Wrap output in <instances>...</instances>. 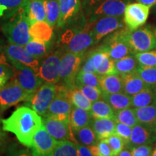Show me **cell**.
I'll use <instances>...</instances> for the list:
<instances>
[{
  "label": "cell",
  "mask_w": 156,
  "mask_h": 156,
  "mask_svg": "<svg viewBox=\"0 0 156 156\" xmlns=\"http://www.w3.org/2000/svg\"><path fill=\"white\" fill-rule=\"evenodd\" d=\"M26 5L2 25V30L9 44L25 46L31 40L29 33L30 24L27 17Z\"/></svg>",
  "instance_id": "7a4b0ae2"
},
{
  "label": "cell",
  "mask_w": 156,
  "mask_h": 156,
  "mask_svg": "<svg viewBox=\"0 0 156 156\" xmlns=\"http://www.w3.org/2000/svg\"><path fill=\"white\" fill-rule=\"evenodd\" d=\"M73 133L77 143L87 147L96 145L99 141L90 125L85 126L77 131H74Z\"/></svg>",
  "instance_id": "f546056e"
},
{
  "label": "cell",
  "mask_w": 156,
  "mask_h": 156,
  "mask_svg": "<svg viewBox=\"0 0 156 156\" xmlns=\"http://www.w3.org/2000/svg\"><path fill=\"white\" fill-rule=\"evenodd\" d=\"M132 107L133 108H141L153 103V90L147 87L136 94L131 96Z\"/></svg>",
  "instance_id": "1f68e13d"
},
{
  "label": "cell",
  "mask_w": 156,
  "mask_h": 156,
  "mask_svg": "<svg viewBox=\"0 0 156 156\" xmlns=\"http://www.w3.org/2000/svg\"><path fill=\"white\" fill-rule=\"evenodd\" d=\"M91 25L92 33L95 44L101 39L108 35L116 32V30L124 28V18L122 17L107 16L101 17L94 22H89Z\"/></svg>",
  "instance_id": "30bf717a"
},
{
  "label": "cell",
  "mask_w": 156,
  "mask_h": 156,
  "mask_svg": "<svg viewBox=\"0 0 156 156\" xmlns=\"http://www.w3.org/2000/svg\"><path fill=\"white\" fill-rule=\"evenodd\" d=\"M102 98L112 106L115 112L132 106L131 96L125 93H102Z\"/></svg>",
  "instance_id": "4316f807"
},
{
  "label": "cell",
  "mask_w": 156,
  "mask_h": 156,
  "mask_svg": "<svg viewBox=\"0 0 156 156\" xmlns=\"http://www.w3.org/2000/svg\"><path fill=\"white\" fill-rule=\"evenodd\" d=\"M153 132H155V134H156V124H155V125L154 126V127H153Z\"/></svg>",
  "instance_id": "94428289"
},
{
  "label": "cell",
  "mask_w": 156,
  "mask_h": 156,
  "mask_svg": "<svg viewBox=\"0 0 156 156\" xmlns=\"http://www.w3.org/2000/svg\"><path fill=\"white\" fill-rule=\"evenodd\" d=\"M125 30L126 28H122L108 35L100 46L114 61L134 54L126 41Z\"/></svg>",
  "instance_id": "52a82bcc"
},
{
  "label": "cell",
  "mask_w": 156,
  "mask_h": 156,
  "mask_svg": "<svg viewBox=\"0 0 156 156\" xmlns=\"http://www.w3.org/2000/svg\"><path fill=\"white\" fill-rule=\"evenodd\" d=\"M151 7L143 4L129 3L124 13V22L128 29L134 30L145 25L148 18Z\"/></svg>",
  "instance_id": "4fadbf2b"
},
{
  "label": "cell",
  "mask_w": 156,
  "mask_h": 156,
  "mask_svg": "<svg viewBox=\"0 0 156 156\" xmlns=\"http://www.w3.org/2000/svg\"><path fill=\"white\" fill-rule=\"evenodd\" d=\"M140 77L148 87L153 88L156 86V67L138 66L136 69Z\"/></svg>",
  "instance_id": "8d00e7d4"
},
{
  "label": "cell",
  "mask_w": 156,
  "mask_h": 156,
  "mask_svg": "<svg viewBox=\"0 0 156 156\" xmlns=\"http://www.w3.org/2000/svg\"><path fill=\"white\" fill-rule=\"evenodd\" d=\"M26 15L30 25L38 21H46L44 0H29L26 5Z\"/></svg>",
  "instance_id": "d4e9b609"
},
{
  "label": "cell",
  "mask_w": 156,
  "mask_h": 156,
  "mask_svg": "<svg viewBox=\"0 0 156 156\" xmlns=\"http://www.w3.org/2000/svg\"><path fill=\"white\" fill-rule=\"evenodd\" d=\"M13 66L16 69V73H14L15 79L17 80L21 87L31 96L41 86L44 81L31 68L18 64Z\"/></svg>",
  "instance_id": "2e32d148"
},
{
  "label": "cell",
  "mask_w": 156,
  "mask_h": 156,
  "mask_svg": "<svg viewBox=\"0 0 156 156\" xmlns=\"http://www.w3.org/2000/svg\"><path fill=\"white\" fill-rule=\"evenodd\" d=\"M114 121L133 127L138 124L134 108H124L115 112Z\"/></svg>",
  "instance_id": "d590c367"
},
{
  "label": "cell",
  "mask_w": 156,
  "mask_h": 156,
  "mask_svg": "<svg viewBox=\"0 0 156 156\" xmlns=\"http://www.w3.org/2000/svg\"><path fill=\"white\" fill-rule=\"evenodd\" d=\"M132 127L122 123H116V129H115V134L120 136L125 142L126 145H128L129 142L130 136L132 134Z\"/></svg>",
  "instance_id": "ee69618b"
},
{
  "label": "cell",
  "mask_w": 156,
  "mask_h": 156,
  "mask_svg": "<svg viewBox=\"0 0 156 156\" xmlns=\"http://www.w3.org/2000/svg\"><path fill=\"white\" fill-rule=\"evenodd\" d=\"M25 48L31 55L38 59L44 57L47 51L46 44L38 41L33 40V39H31L30 41L25 45Z\"/></svg>",
  "instance_id": "ab89813d"
},
{
  "label": "cell",
  "mask_w": 156,
  "mask_h": 156,
  "mask_svg": "<svg viewBox=\"0 0 156 156\" xmlns=\"http://www.w3.org/2000/svg\"><path fill=\"white\" fill-rule=\"evenodd\" d=\"M116 124V122L111 119H93L90 122V126L96 134L99 141L106 140L114 134Z\"/></svg>",
  "instance_id": "44dd1931"
},
{
  "label": "cell",
  "mask_w": 156,
  "mask_h": 156,
  "mask_svg": "<svg viewBox=\"0 0 156 156\" xmlns=\"http://www.w3.org/2000/svg\"><path fill=\"white\" fill-rule=\"evenodd\" d=\"M123 83L124 93L130 96L136 94L148 86L140 77L136 70L133 73L120 75Z\"/></svg>",
  "instance_id": "ffe728a7"
},
{
  "label": "cell",
  "mask_w": 156,
  "mask_h": 156,
  "mask_svg": "<svg viewBox=\"0 0 156 156\" xmlns=\"http://www.w3.org/2000/svg\"><path fill=\"white\" fill-rule=\"evenodd\" d=\"M136 1H137L138 2L147 5L150 7H153L154 5H155L156 2V0H136Z\"/></svg>",
  "instance_id": "f5cc1de1"
},
{
  "label": "cell",
  "mask_w": 156,
  "mask_h": 156,
  "mask_svg": "<svg viewBox=\"0 0 156 156\" xmlns=\"http://www.w3.org/2000/svg\"><path fill=\"white\" fill-rule=\"evenodd\" d=\"M80 70L83 72H85V73H91L96 74V71H95V69L92 63V61H91L90 58L88 56H87V58H85V63H84L83 67H82V69Z\"/></svg>",
  "instance_id": "f907efd6"
},
{
  "label": "cell",
  "mask_w": 156,
  "mask_h": 156,
  "mask_svg": "<svg viewBox=\"0 0 156 156\" xmlns=\"http://www.w3.org/2000/svg\"><path fill=\"white\" fill-rule=\"evenodd\" d=\"M30 95L13 79L0 89V112H4L23 101H28Z\"/></svg>",
  "instance_id": "9c48e42d"
},
{
  "label": "cell",
  "mask_w": 156,
  "mask_h": 156,
  "mask_svg": "<svg viewBox=\"0 0 156 156\" xmlns=\"http://www.w3.org/2000/svg\"><path fill=\"white\" fill-rule=\"evenodd\" d=\"M2 129L14 134L22 145L30 148L34 136L41 128V116L28 106L17 108L10 116L2 119Z\"/></svg>",
  "instance_id": "6da1fadb"
},
{
  "label": "cell",
  "mask_w": 156,
  "mask_h": 156,
  "mask_svg": "<svg viewBox=\"0 0 156 156\" xmlns=\"http://www.w3.org/2000/svg\"><path fill=\"white\" fill-rule=\"evenodd\" d=\"M131 0H104L90 14V22H94L101 17H121Z\"/></svg>",
  "instance_id": "9a60e30c"
},
{
  "label": "cell",
  "mask_w": 156,
  "mask_h": 156,
  "mask_svg": "<svg viewBox=\"0 0 156 156\" xmlns=\"http://www.w3.org/2000/svg\"><path fill=\"white\" fill-rule=\"evenodd\" d=\"M96 74L98 75H119L115 67L114 61L110 58V56L106 58L100 67L96 69Z\"/></svg>",
  "instance_id": "b9f144b4"
},
{
  "label": "cell",
  "mask_w": 156,
  "mask_h": 156,
  "mask_svg": "<svg viewBox=\"0 0 156 156\" xmlns=\"http://www.w3.org/2000/svg\"><path fill=\"white\" fill-rule=\"evenodd\" d=\"M85 52L73 53L65 51L62 56L59 69V81L67 89L75 87V80L85 58Z\"/></svg>",
  "instance_id": "277c9868"
},
{
  "label": "cell",
  "mask_w": 156,
  "mask_h": 156,
  "mask_svg": "<svg viewBox=\"0 0 156 156\" xmlns=\"http://www.w3.org/2000/svg\"><path fill=\"white\" fill-rule=\"evenodd\" d=\"M91 116L93 119H111L114 120L115 112L106 101L102 99L92 103L90 111Z\"/></svg>",
  "instance_id": "f1b7e54d"
},
{
  "label": "cell",
  "mask_w": 156,
  "mask_h": 156,
  "mask_svg": "<svg viewBox=\"0 0 156 156\" xmlns=\"http://www.w3.org/2000/svg\"><path fill=\"white\" fill-rule=\"evenodd\" d=\"M56 143L43 125L34 135L30 149L34 156H54Z\"/></svg>",
  "instance_id": "e0dca14e"
},
{
  "label": "cell",
  "mask_w": 156,
  "mask_h": 156,
  "mask_svg": "<svg viewBox=\"0 0 156 156\" xmlns=\"http://www.w3.org/2000/svg\"><path fill=\"white\" fill-rule=\"evenodd\" d=\"M73 106L69 95V89L63 85L59 86L56 85V95L44 117L70 123V114Z\"/></svg>",
  "instance_id": "8992f818"
},
{
  "label": "cell",
  "mask_w": 156,
  "mask_h": 156,
  "mask_svg": "<svg viewBox=\"0 0 156 156\" xmlns=\"http://www.w3.org/2000/svg\"><path fill=\"white\" fill-rule=\"evenodd\" d=\"M156 142V134L153 129L137 124L132 127L129 142L126 145L128 149L143 145H151Z\"/></svg>",
  "instance_id": "ac0fdd59"
},
{
  "label": "cell",
  "mask_w": 156,
  "mask_h": 156,
  "mask_svg": "<svg viewBox=\"0 0 156 156\" xmlns=\"http://www.w3.org/2000/svg\"><path fill=\"white\" fill-rule=\"evenodd\" d=\"M5 52L12 65L18 64L32 69L36 74L40 67V62L25 49V46L9 44L5 47Z\"/></svg>",
  "instance_id": "7c38bea8"
},
{
  "label": "cell",
  "mask_w": 156,
  "mask_h": 156,
  "mask_svg": "<svg viewBox=\"0 0 156 156\" xmlns=\"http://www.w3.org/2000/svg\"><path fill=\"white\" fill-rule=\"evenodd\" d=\"M115 67L119 75L135 72L139 64L134 55H128L119 60L114 61Z\"/></svg>",
  "instance_id": "4dcf8cb0"
},
{
  "label": "cell",
  "mask_w": 156,
  "mask_h": 156,
  "mask_svg": "<svg viewBox=\"0 0 156 156\" xmlns=\"http://www.w3.org/2000/svg\"><path fill=\"white\" fill-rule=\"evenodd\" d=\"M7 80L8 79L5 77H0V89L5 85V83L7 81Z\"/></svg>",
  "instance_id": "9f6ffc18"
},
{
  "label": "cell",
  "mask_w": 156,
  "mask_h": 156,
  "mask_svg": "<svg viewBox=\"0 0 156 156\" xmlns=\"http://www.w3.org/2000/svg\"><path fill=\"white\" fill-rule=\"evenodd\" d=\"M30 38L48 44L53 36V28L46 21H38L30 25Z\"/></svg>",
  "instance_id": "7402d4cb"
},
{
  "label": "cell",
  "mask_w": 156,
  "mask_h": 156,
  "mask_svg": "<svg viewBox=\"0 0 156 156\" xmlns=\"http://www.w3.org/2000/svg\"><path fill=\"white\" fill-rule=\"evenodd\" d=\"M43 124L48 133L56 141L69 140L77 143L70 123L45 117L44 119L43 120Z\"/></svg>",
  "instance_id": "5bb4252c"
},
{
  "label": "cell",
  "mask_w": 156,
  "mask_h": 156,
  "mask_svg": "<svg viewBox=\"0 0 156 156\" xmlns=\"http://www.w3.org/2000/svg\"><path fill=\"white\" fill-rule=\"evenodd\" d=\"M100 88L103 93H123V83L119 75H98Z\"/></svg>",
  "instance_id": "cb8c5ba5"
},
{
  "label": "cell",
  "mask_w": 156,
  "mask_h": 156,
  "mask_svg": "<svg viewBox=\"0 0 156 156\" xmlns=\"http://www.w3.org/2000/svg\"><path fill=\"white\" fill-rule=\"evenodd\" d=\"M84 9L87 14H90L95 8L101 5L104 0H81Z\"/></svg>",
  "instance_id": "7dc6e473"
},
{
  "label": "cell",
  "mask_w": 156,
  "mask_h": 156,
  "mask_svg": "<svg viewBox=\"0 0 156 156\" xmlns=\"http://www.w3.org/2000/svg\"><path fill=\"white\" fill-rule=\"evenodd\" d=\"M85 85L100 88L98 75L95 73H85L80 70L75 80V85Z\"/></svg>",
  "instance_id": "74e56055"
},
{
  "label": "cell",
  "mask_w": 156,
  "mask_h": 156,
  "mask_svg": "<svg viewBox=\"0 0 156 156\" xmlns=\"http://www.w3.org/2000/svg\"><path fill=\"white\" fill-rule=\"evenodd\" d=\"M54 156H77L76 143L69 140L56 141Z\"/></svg>",
  "instance_id": "e575fe53"
},
{
  "label": "cell",
  "mask_w": 156,
  "mask_h": 156,
  "mask_svg": "<svg viewBox=\"0 0 156 156\" xmlns=\"http://www.w3.org/2000/svg\"><path fill=\"white\" fill-rule=\"evenodd\" d=\"M153 103L156 105V86L153 88Z\"/></svg>",
  "instance_id": "6f0895ef"
},
{
  "label": "cell",
  "mask_w": 156,
  "mask_h": 156,
  "mask_svg": "<svg viewBox=\"0 0 156 156\" xmlns=\"http://www.w3.org/2000/svg\"><path fill=\"white\" fill-rule=\"evenodd\" d=\"M90 28V23H88L80 30H66L61 38L62 44L64 45V50L73 53H83L95 45Z\"/></svg>",
  "instance_id": "3957f363"
},
{
  "label": "cell",
  "mask_w": 156,
  "mask_h": 156,
  "mask_svg": "<svg viewBox=\"0 0 156 156\" xmlns=\"http://www.w3.org/2000/svg\"><path fill=\"white\" fill-rule=\"evenodd\" d=\"M76 145L77 149V156H93L88 147L80 143H76Z\"/></svg>",
  "instance_id": "816d5d0a"
},
{
  "label": "cell",
  "mask_w": 156,
  "mask_h": 156,
  "mask_svg": "<svg viewBox=\"0 0 156 156\" xmlns=\"http://www.w3.org/2000/svg\"><path fill=\"white\" fill-rule=\"evenodd\" d=\"M64 53L62 50L56 51L41 63L37 75L45 83L56 84L59 82L60 64Z\"/></svg>",
  "instance_id": "8fae6325"
},
{
  "label": "cell",
  "mask_w": 156,
  "mask_h": 156,
  "mask_svg": "<svg viewBox=\"0 0 156 156\" xmlns=\"http://www.w3.org/2000/svg\"><path fill=\"white\" fill-rule=\"evenodd\" d=\"M69 95L71 102L74 106L90 111L92 107V102L83 94V92L77 87L69 89Z\"/></svg>",
  "instance_id": "836d02e7"
},
{
  "label": "cell",
  "mask_w": 156,
  "mask_h": 156,
  "mask_svg": "<svg viewBox=\"0 0 156 156\" xmlns=\"http://www.w3.org/2000/svg\"><path fill=\"white\" fill-rule=\"evenodd\" d=\"M98 156H114L112 149L106 140H100L97 144Z\"/></svg>",
  "instance_id": "bcb514c9"
},
{
  "label": "cell",
  "mask_w": 156,
  "mask_h": 156,
  "mask_svg": "<svg viewBox=\"0 0 156 156\" xmlns=\"http://www.w3.org/2000/svg\"><path fill=\"white\" fill-rule=\"evenodd\" d=\"M92 119L89 111L73 106L70 114V124L73 132L80 129L85 126H90Z\"/></svg>",
  "instance_id": "484cf974"
},
{
  "label": "cell",
  "mask_w": 156,
  "mask_h": 156,
  "mask_svg": "<svg viewBox=\"0 0 156 156\" xmlns=\"http://www.w3.org/2000/svg\"><path fill=\"white\" fill-rule=\"evenodd\" d=\"M152 30H153V32L154 34V36H155V41H156V27H151Z\"/></svg>",
  "instance_id": "680465c9"
},
{
  "label": "cell",
  "mask_w": 156,
  "mask_h": 156,
  "mask_svg": "<svg viewBox=\"0 0 156 156\" xmlns=\"http://www.w3.org/2000/svg\"><path fill=\"white\" fill-rule=\"evenodd\" d=\"M29 0H0V18L7 20L16 14Z\"/></svg>",
  "instance_id": "83f0119b"
},
{
  "label": "cell",
  "mask_w": 156,
  "mask_h": 156,
  "mask_svg": "<svg viewBox=\"0 0 156 156\" xmlns=\"http://www.w3.org/2000/svg\"><path fill=\"white\" fill-rule=\"evenodd\" d=\"M15 72L12 69L10 65L0 64V77H5L9 79L14 75Z\"/></svg>",
  "instance_id": "c3c4849f"
},
{
  "label": "cell",
  "mask_w": 156,
  "mask_h": 156,
  "mask_svg": "<svg viewBox=\"0 0 156 156\" xmlns=\"http://www.w3.org/2000/svg\"><path fill=\"white\" fill-rule=\"evenodd\" d=\"M151 156H156V147H155V149L153 151V153H152Z\"/></svg>",
  "instance_id": "91938a15"
},
{
  "label": "cell",
  "mask_w": 156,
  "mask_h": 156,
  "mask_svg": "<svg viewBox=\"0 0 156 156\" xmlns=\"http://www.w3.org/2000/svg\"><path fill=\"white\" fill-rule=\"evenodd\" d=\"M125 38L133 54L147 51L156 48V41L151 26L142 27L134 30L127 28Z\"/></svg>",
  "instance_id": "5b68a950"
},
{
  "label": "cell",
  "mask_w": 156,
  "mask_h": 156,
  "mask_svg": "<svg viewBox=\"0 0 156 156\" xmlns=\"http://www.w3.org/2000/svg\"><path fill=\"white\" fill-rule=\"evenodd\" d=\"M0 45H1V42H0Z\"/></svg>",
  "instance_id": "be15d7a7"
},
{
  "label": "cell",
  "mask_w": 156,
  "mask_h": 156,
  "mask_svg": "<svg viewBox=\"0 0 156 156\" xmlns=\"http://www.w3.org/2000/svg\"><path fill=\"white\" fill-rule=\"evenodd\" d=\"M132 156H151L153 147L151 145H143L136 146L129 149Z\"/></svg>",
  "instance_id": "f6af8a7d"
},
{
  "label": "cell",
  "mask_w": 156,
  "mask_h": 156,
  "mask_svg": "<svg viewBox=\"0 0 156 156\" xmlns=\"http://www.w3.org/2000/svg\"><path fill=\"white\" fill-rule=\"evenodd\" d=\"M5 132L2 129V119L0 118V145H2L4 142V137H5V135H4V132Z\"/></svg>",
  "instance_id": "db71d44e"
},
{
  "label": "cell",
  "mask_w": 156,
  "mask_h": 156,
  "mask_svg": "<svg viewBox=\"0 0 156 156\" xmlns=\"http://www.w3.org/2000/svg\"><path fill=\"white\" fill-rule=\"evenodd\" d=\"M75 86L80 90L83 94L92 103L102 98V90L98 87L85 85H77Z\"/></svg>",
  "instance_id": "60d3db41"
},
{
  "label": "cell",
  "mask_w": 156,
  "mask_h": 156,
  "mask_svg": "<svg viewBox=\"0 0 156 156\" xmlns=\"http://www.w3.org/2000/svg\"><path fill=\"white\" fill-rule=\"evenodd\" d=\"M108 144L112 149L114 156H117L124 150V146L126 145L125 142L120 136H117L116 134H113L108 138L106 139Z\"/></svg>",
  "instance_id": "7bdbcfd3"
},
{
  "label": "cell",
  "mask_w": 156,
  "mask_h": 156,
  "mask_svg": "<svg viewBox=\"0 0 156 156\" xmlns=\"http://www.w3.org/2000/svg\"><path fill=\"white\" fill-rule=\"evenodd\" d=\"M153 7H154V12H155L156 13V2H155V5H154Z\"/></svg>",
  "instance_id": "6125c7cd"
},
{
  "label": "cell",
  "mask_w": 156,
  "mask_h": 156,
  "mask_svg": "<svg viewBox=\"0 0 156 156\" xmlns=\"http://www.w3.org/2000/svg\"><path fill=\"white\" fill-rule=\"evenodd\" d=\"M46 6V22L52 28L57 25L60 15V7L58 0H44Z\"/></svg>",
  "instance_id": "d6a6232c"
},
{
  "label": "cell",
  "mask_w": 156,
  "mask_h": 156,
  "mask_svg": "<svg viewBox=\"0 0 156 156\" xmlns=\"http://www.w3.org/2000/svg\"><path fill=\"white\" fill-rule=\"evenodd\" d=\"M117 156H132L131 151L129 149H126L123 150V151L121 152V153L119 154Z\"/></svg>",
  "instance_id": "11a10c76"
},
{
  "label": "cell",
  "mask_w": 156,
  "mask_h": 156,
  "mask_svg": "<svg viewBox=\"0 0 156 156\" xmlns=\"http://www.w3.org/2000/svg\"><path fill=\"white\" fill-rule=\"evenodd\" d=\"M138 124L153 129L156 124V105L134 108Z\"/></svg>",
  "instance_id": "603a6c76"
},
{
  "label": "cell",
  "mask_w": 156,
  "mask_h": 156,
  "mask_svg": "<svg viewBox=\"0 0 156 156\" xmlns=\"http://www.w3.org/2000/svg\"><path fill=\"white\" fill-rule=\"evenodd\" d=\"M60 7L58 28H62L71 22L81 9V0H58Z\"/></svg>",
  "instance_id": "d6986e66"
},
{
  "label": "cell",
  "mask_w": 156,
  "mask_h": 156,
  "mask_svg": "<svg viewBox=\"0 0 156 156\" xmlns=\"http://www.w3.org/2000/svg\"><path fill=\"white\" fill-rule=\"evenodd\" d=\"M8 156H34L31 151L25 148L12 147L9 151Z\"/></svg>",
  "instance_id": "681fc988"
},
{
  "label": "cell",
  "mask_w": 156,
  "mask_h": 156,
  "mask_svg": "<svg viewBox=\"0 0 156 156\" xmlns=\"http://www.w3.org/2000/svg\"><path fill=\"white\" fill-rule=\"evenodd\" d=\"M140 66L156 67V50L139 52L134 54Z\"/></svg>",
  "instance_id": "f35d334b"
},
{
  "label": "cell",
  "mask_w": 156,
  "mask_h": 156,
  "mask_svg": "<svg viewBox=\"0 0 156 156\" xmlns=\"http://www.w3.org/2000/svg\"><path fill=\"white\" fill-rule=\"evenodd\" d=\"M56 93V84L45 83L31 95L28 101H27V106L34 109L40 116H44L55 97Z\"/></svg>",
  "instance_id": "ba28073f"
}]
</instances>
